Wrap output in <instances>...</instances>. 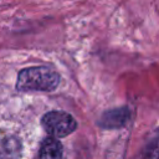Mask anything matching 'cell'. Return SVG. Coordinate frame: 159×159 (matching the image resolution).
Segmentation results:
<instances>
[{
	"label": "cell",
	"mask_w": 159,
	"mask_h": 159,
	"mask_svg": "<svg viewBox=\"0 0 159 159\" xmlns=\"http://www.w3.org/2000/svg\"><path fill=\"white\" fill-rule=\"evenodd\" d=\"M60 75L46 66L27 67L19 72L16 88L19 91H42L51 92L57 88Z\"/></svg>",
	"instance_id": "obj_1"
},
{
	"label": "cell",
	"mask_w": 159,
	"mask_h": 159,
	"mask_svg": "<svg viewBox=\"0 0 159 159\" xmlns=\"http://www.w3.org/2000/svg\"><path fill=\"white\" fill-rule=\"evenodd\" d=\"M41 125L48 135L62 138L76 130L77 122L71 114L63 111H51L42 117Z\"/></svg>",
	"instance_id": "obj_2"
},
{
	"label": "cell",
	"mask_w": 159,
	"mask_h": 159,
	"mask_svg": "<svg viewBox=\"0 0 159 159\" xmlns=\"http://www.w3.org/2000/svg\"><path fill=\"white\" fill-rule=\"evenodd\" d=\"M22 144L19 137L6 129H0V159H19Z\"/></svg>",
	"instance_id": "obj_3"
},
{
	"label": "cell",
	"mask_w": 159,
	"mask_h": 159,
	"mask_svg": "<svg viewBox=\"0 0 159 159\" xmlns=\"http://www.w3.org/2000/svg\"><path fill=\"white\" fill-rule=\"evenodd\" d=\"M63 148L58 139L55 137H47L42 140L39 150L40 159H62Z\"/></svg>",
	"instance_id": "obj_5"
},
{
	"label": "cell",
	"mask_w": 159,
	"mask_h": 159,
	"mask_svg": "<svg viewBox=\"0 0 159 159\" xmlns=\"http://www.w3.org/2000/svg\"><path fill=\"white\" fill-rule=\"evenodd\" d=\"M130 113L127 107H120L116 109H111L101 117L99 125L106 129H113V128H120L124 127L125 123L129 120Z\"/></svg>",
	"instance_id": "obj_4"
},
{
	"label": "cell",
	"mask_w": 159,
	"mask_h": 159,
	"mask_svg": "<svg viewBox=\"0 0 159 159\" xmlns=\"http://www.w3.org/2000/svg\"><path fill=\"white\" fill-rule=\"evenodd\" d=\"M139 159H159V129L147 143Z\"/></svg>",
	"instance_id": "obj_6"
}]
</instances>
